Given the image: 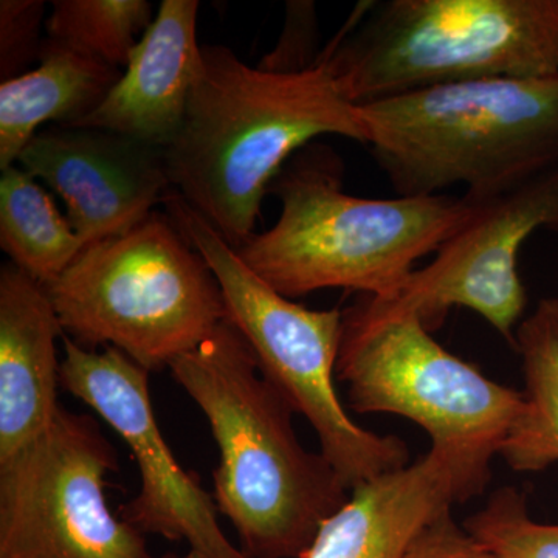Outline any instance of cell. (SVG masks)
Returning a JSON list of instances; mask_svg holds the SVG:
<instances>
[{
    "label": "cell",
    "instance_id": "obj_6",
    "mask_svg": "<svg viewBox=\"0 0 558 558\" xmlns=\"http://www.w3.org/2000/svg\"><path fill=\"white\" fill-rule=\"evenodd\" d=\"M46 290L70 340L119 349L148 373L170 368L227 319L208 264L159 213L84 248Z\"/></svg>",
    "mask_w": 558,
    "mask_h": 558
},
{
    "label": "cell",
    "instance_id": "obj_11",
    "mask_svg": "<svg viewBox=\"0 0 558 558\" xmlns=\"http://www.w3.org/2000/svg\"><path fill=\"white\" fill-rule=\"evenodd\" d=\"M473 205L472 218L432 263L414 271L395 299L379 301L416 315L429 332L453 307H465L513 344L527 306L520 252L535 231L558 233V168Z\"/></svg>",
    "mask_w": 558,
    "mask_h": 558
},
{
    "label": "cell",
    "instance_id": "obj_22",
    "mask_svg": "<svg viewBox=\"0 0 558 558\" xmlns=\"http://www.w3.org/2000/svg\"><path fill=\"white\" fill-rule=\"evenodd\" d=\"M317 16L312 2H289L284 32L274 51L263 58L258 68L269 72L293 73L312 68L319 51H315Z\"/></svg>",
    "mask_w": 558,
    "mask_h": 558
},
{
    "label": "cell",
    "instance_id": "obj_19",
    "mask_svg": "<svg viewBox=\"0 0 558 558\" xmlns=\"http://www.w3.org/2000/svg\"><path fill=\"white\" fill-rule=\"evenodd\" d=\"M154 17L148 0H57L44 25L47 38L121 70Z\"/></svg>",
    "mask_w": 558,
    "mask_h": 558
},
{
    "label": "cell",
    "instance_id": "obj_8",
    "mask_svg": "<svg viewBox=\"0 0 558 558\" xmlns=\"http://www.w3.org/2000/svg\"><path fill=\"white\" fill-rule=\"evenodd\" d=\"M336 374L355 413L410 418L433 449L484 472L524 409L523 391L451 354L416 315L368 295L343 311Z\"/></svg>",
    "mask_w": 558,
    "mask_h": 558
},
{
    "label": "cell",
    "instance_id": "obj_15",
    "mask_svg": "<svg viewBox=\"0 0 558 558\" xmlns=\"http://www.w3.org/2000/svg\"><path fill=\"white\" fill-rule=\"evenodd\" d=\"M64 333L46 288L14 264L0 269V461L38 439L61 405L57 340Z\"/></svg>",
    "mask_w": 558,
    "mask_h": 558
},
{
    "label": "cell",
    "instance_id": "obj_18",
    "mask_svg": "<svg viewBox=\"0 0 558 558\" xmlns=\"http://www.w3.org/2000/svg\"><path fill=\"white\" fill-rule=\"evenodd\" d=\"M0 247L44 288L86 248L49 194L20 165L0 175Z\"/></svg>",
    "mask_w": 558,
    "mask_h": 558
},
{
    "label": "cell",
    "instance_id": "obj_9",
    "mask_svg": "<svg viewBox=\"0 0 558 558\" xmlns=\"http://www.w3.org/2000/svg\"><path fill=\"white\" fill-rule=\"evenodd\" d=\"M117 470L98 422L61 407L46 433L0 461V558H185L150 553L110 510Z\"/></svg>",
    "mask_w": 558,
    "mask_h": 558
},
{
    "label": "cell",
    "instance_id": "obj_3",
    "mask_svg": "<svg viewBox=\"0 0 558 558\" xmlns=\"http://www.w3.org/2000/svg\"><path fill=\"white\" fill-rule=\"evenodd\" d=\"M339 154L314 142L271 182L281 204L277 222L250 236L241 259L286 299L347 289L392 300L475 211L464 196L366 199L343 189Z\"/></svg>",
    "mask_w": 558,
    "mask_h": 558
},
{
    "label": "cell",
    "instance_id": "obj_7",
    "mask_svg": "<svg viewBox=\"0 0 558 558\" xmlns=\"http://www.w3.org/2000/svg\"><path fill=\"white\" fill-rule=\"evenodd\" d=\"M163 205L215 275L227 319L247 341L260 373L295 413L310 421L323 457L349 490L407 468L405 440L360 427L337 396L333 376L343 311H312L286 299L250 269L236 248L179 193L171 191Z\"/></svg>",
    "mask_w": 558,
    "mask_h": 558
},
{
    "label": "cell",
    "instance_id": "obj_1",
    "mask_svg": "<svg viewBox=\"0 0 558 558\" xmlns=\"http://www.w3.org/2000/svg\"><path fill=\"white\" fill-rule=\"evenodd\" d=\"M322 135L368 145V130L325 62L293 73L252 68L229 47L202 46L185 120L163 149L172 190L240 248L286 163Z\"/></svg>",
    "mask_w": 558,
    "mask_h": 558
},
{
    "label": "cell",
    "instance_id": "obj_23",
    "mask_svg": "<svg viewBox=\"0 0 558 558\" xmlns=\"http://www.w3.org/2000/svg\"><path fill=\"white\" fill-rule=\"evenodd\" d=\"M405 558H497L464 527L459 526L447 510L429 523L411 543Z\"/></svg>",
    "mask_w": 558,
    "mask_h": 558
},
{
    "label": "cell",
    "instance_id": "obj_5",
    "mask_svg": "<svg viewBox=\"0 0 558 558\" xmlns=\"http://www.w3.org/2000/svg\"><path fill=\"white\" fill-rule=\"evenodd\" d=\"M354 105L497 78L558 76V0L363 2L319 50Z\"/></svg>",
    "mask_w": 558,
    "mask_h": 558
},
{
    "label": "cell",
    "instance_id": "obj_16",
    "mask_svg": "<svg viewBox=\"0 0 558 558\" xmlns=\"http://www.w3.org/2000/svg\"><path fill=\"white\" fill-rule=\"evenodd\" d=\"M38 68L0 84V171L13 167L43 124L76 126L100 108L123 70L46 38Z\"/></svg>",
    "mask_w": 558,
    "mask_h": 558
},
{
    "label": "cell",
    "instance_id": "obj_10",
    "mask_svg": "<svg viewBox=\"0 0 558 558\" xmlns=\"http://www.w3.org/2000/svg\"><path fill=\"white\" fill-rule=\"evenodd\" d=\"M62 343L61 387L105 418L137 462L138 494L121 508V519L142 534L185 543V558H252L227 537L215 497L161 435L148 371L116 348L92 351L69 337Z\"/></svg>",
    "mask_w": 558,
    "mask_h": 558
},
{
    "label": "cell",
    "instance_id": "obj_21",
    "mask_svg": "<svg viewBox=\"0 0 558 558\" xmlns=\"http://www.w3.org/2000/svg\"><path fill=\"white\" fill-rule=\"evenodd\" d=\"M46 5L40 0H2L0 2V73L2 81L27 72L39 60Z\"/></svg>",
    "mask_w": 558,
    "mask_h": 558
},
{
    "label": "cell",
    "instance_id": "obj_4",
    "mask_svg": "<svg viewBox=\"0 0 558 558\" xmlns=\"http://www.w3.org/2000/svg\"><path fill=\"white\" fill-rule=\"evenodd\" d=\"M398 196L484 202L558 168V76L465 81L357 105Z\"/></svg>",
    "mask_w": 558,
    "mask_h": 558
},
{
    "label": "cell",
    "instance_id": "obj_20",
    "mask_svg": "<svg viewBox=\"0 0 558 558\" xmlns=\"http://www.w3.org/2000/svg\"><path fill=\"white\" fill-rule=\"evenodd\" d=\"M462 527L497 558H558V524L532 520L515 487L498 488Z\"/></svg>",
    "mask_w": 558,
    "mask_h": 558
},
{
    "label": "cell",
    "instance_id": "obj_17",
    "mask_svg": "<svg viewBox=\"0 0 558 558\" xmlns=\"http://www.w3.org/2000/svg\"><path fill=\"white\" fill-rule=\"evenodd\" d=\"M524 376V409L499 457L520 473L558 462V299L538 301L515 330Z\"/></svg>",
    "mask_w": 558,
    "mask_h": 558
},
{
    "label": "cell",
    "instance_id": "obj_14",
    "mask_svg": "<svg viewBox=\"0 0 558 558\" xmlns=\"http://www.w3.org/2000/svg\"><path fill=\"white\" fill-rule=\"evenodd\" d=\"M197 0H163L121 78L76 126L100 128L165 149L175 138L199 80Z\"/></svg>",
    "mask_w": 558,
    "mask_h": 558
},
{
    "label": "cell",
    "instance_id": "obj_2",
    "mask_svg": "<svg viewBox=\"0 0 558 558\" xmlns=\"http://www.w3.org/2000/svg\"><path fill=\"white\" fill-rule=\"evenodd\" d=\"M172 377L207 417L219 450L213 497L252 558H301L349 488L322 451L304 449L292 407L226 319L174 360Z\"/></svg>",
    "mask_w": 558,
    "mask_h": 558
},
{
    "label": "cell",
    "instance_id": "obj_12",
    "mask_svg": "<svg viewBox=\"0 0 558 558\" xmlns=\"http://www.w3.org/2000/svg\"><path fill=\"white\" fill-rule=\"evenodd\" d=\"M16 165L61 197L84 247L130 233L172 191L163 149L100 128L40 131Z\"/></svg>",
    "mask_w": 558,
    "mask_h": 558
},
{
    "label": "cell",
    "instance_id": "obj_13",
    "mask_svg": "<svg viewBox=\"0 0 558 558\" xmlns=\"http://www.w3.org/2000/svg\"><path fill=\"white\" fill-rule=\"evenodd\" d=\"M490 478L492 473L432 447L413 464L351 490L301 558H405L429 523L483 494Z\"/></svg>",
    "mask_w": 558,
    "mask_h": 558
}]
</instances>
